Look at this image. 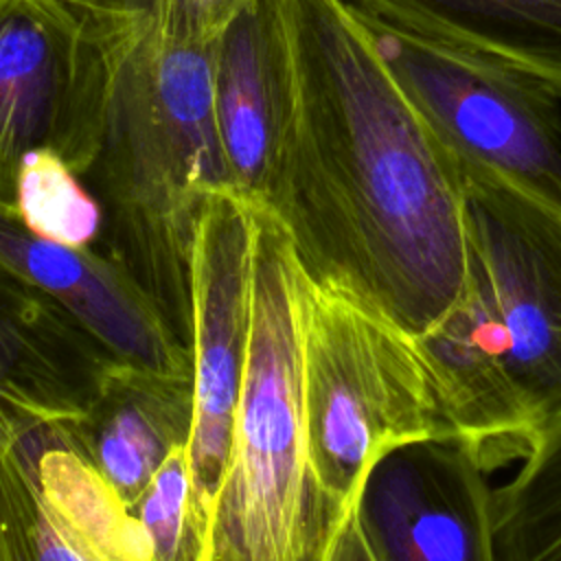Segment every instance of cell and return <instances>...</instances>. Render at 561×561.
<instances>
[{
	"label": "cell",
	"instance_id": "11",
	"mask_svg": "<svg viewBox=\"0 0 561 561\" xmlns=\"http://www.w3.org/2000/svg\"><path fill=\"white\" fill-rule=\"evenodd\" d=\"M213 110L230 191L265 208L296 116V68L283 0H245L213 42Z\"/></svg>",
	"mask_w": 561,
	"mask_h": 561
},
{
	"label": "cell",
	"instance_id": "6",
	"mask_svg": "<svg viewBox=\"0 0 561 561\" xmlns=\"http://www.w3.org/2000/svg\"><path fill=\"white\" fill-rule=\"evenodd\" d=\"M149 0H0V199L24 156L94 162Z\"/></svg>",
	"mask_w": 561,
	"mask_h": 561
},
{
	"label": "cell",
	"instance_id": "19",
	"mask_svg": "<svg viewBox=\"0 0 561 561\" xmlns=\"http://www.w3.org/2000/svg\"><path fill=\"white\" fill-rule=\"evenodd\" d=\"M327 561H377L370 552V548L366 546L364 537H362V530L355 522V515L353 511L348 508L337 535H335V541L331 546V552H329V559Z\"/></svg>",
	"mask_w": 561,
	"mask_h": 561
},
{
	"label": "cell",
	"instance_id": "4",
	"mask_svg": "<svg viewBox=\"0 0 561 561\" xmlns=\"http://www.w3.org/2000/svg\"><path fill=\"white\" fill-rule=\"evenodd\" d=\"M254 208L250 344L206 561H327L348 508L324 491L307 447V276L278 221Z\"/></svg>",
	"mask_w": 561,
	"mask_h": 561
},
{
	"label": "cell",
	"instance_id": "8",
	"mask_svg": "<svg viewBox=\"0 0 561 561\" xmlns=\"http://www.w3.org/2000/svg\"><path fill=\"white\" fill-rule=\"evenodd\" d=\"M355 15L458 167L482 169L561 210L559 94L506 64L359 11Z\"/></svg>",
	"mask_w": 561,
	"mask_h": 561
},
{
	"label": "cell",
	"instance_id": "14",
	"mask_svg": "<svg viewBox=\"0 0 561 561\" xmlns=\"http://www.w3.org/2000/svg\"><path fill=\"white\" fill-rule=\"evenodd\" d=\"M359 13L517 68L561 96V0H344Z\"/></svg>",
	"mask_w": 561,
	"mask_h": 561
},
{
	"label": "cell",
	"instance_id": "17",
	"mask_svg": "<svg viewBox=\"0 0 561 561\" xmlns=\"http://www.w3.org/2000/svg\"><path fill=\"white\" fill-rule=\"evenodd\" d=\"M131 513L147 535L151 561L208 559L210 511L195 491L186 445L162 460Z\"/></svg>",
	"mask_w": 561,
	"mask_h": 561
},
{
	"label": "cell",
	"instance_id": "1",
	"mask_svg": "<svg viewBox=\"0 0 561 561\" xmlns=\"http://www.w3.org/2000/svg\"><path fill=\"white\" fill-rule=\"evenodd\" d=\"M296 116L265 210L309 283L412 337L467 272L458 162L434 138L344 0H283Z\"/></svg>",
	"mask_w": 561,
	"mask_h": 561
},
{
	"label": "cell",
	"instance_id": "16",
	"mask_svg": "<svg viewBox=\"0 0 561 561\" xmlns=\"http://www.w3.org/2000/svg\"><path fill=\"white\" fill-rule=\"evenodd\" d=\"M13 206L26 228L68 248H90L103 221L96 197L50 151L24 156L15 178Z\"/></svg>",
	"mask_w": 561,
	"mask_h": 561
},
{
	"label": "cell",
	"instance_id": "2",
	"mask_svg": "<svg viewBox=\"0 0 561 561\" xmlns=\"http://www.w3.org/2000/svg\"><path fill=\"white\" fill-rule=\"evenodd\" d=\"M467 272L416 344L486 467L524 458L561 414V210L460 167Z\"/></svg>",
	"mask_w": 561,
	"mask_h": 561
},
{
	"label": "cell",
	"instance_id": "15",
	"mask_svg": "<svg viewBox=\"0 0 561 561\" xmlns=\"http://www.w3.org/2000/svg\"><path fill=\"white\" fill-rule=\"evenodd\" d=\"M495 561H561V414L524 454L517 476L493 491Z\"/></svg>",
	"mask_w": 561,
	"mask_h": 561
},
{
	"label": "cell",
	"instance_id": "7",
	"mask_svg": "<svg viewBox=\"0 0 561 561\" xmlns=\"http://www.w3.org/2000/svg\"><path fill=\"white\" fill-rule=\"evenodd\" d=\"M81 416L57 357L0 377V561H151L140 522L81 449Z\"/></svg>",
	"mask_w": 561,
	"mask_h": 561
},
{
	"label": "cell",
	"instance_id": "10",
	"mask_svg": "<svg viewBox=\"0 0 561 561\" xmlns=\"http://www.w3.org/2000/svg\"><path fill=\"white\" fill-rule=\"evenodd\" d=\"M486 465L462 438L381 451L351 511L377 561H495Z\"/></svg>",
	"mask_w": 561,
	"mask_h": 561
},
{
	"label": "cell",
	"instance_id": "9",
	"mask_svg": "<svg viewBox=\"0 0 561 561\" xmlns=\"http://www.w3.org/2000/svg\"><path fill=\"white\" fill-rule=\"evenodd\" d=\"M254 234V204L232 191L204 199L191 256L193 425L186 454L208 511L226 469L248 359Z\"/></svg>",
	"mask_w": 561,
	"mask_h": 561
},
{
	"label": "cell",
	"instance_id": "12",
	"mask_svg": "<svg viewBox=\"0 0 561 561\" xmlns=\"http://www.w3.org/2000/svg\"><path fill=\"white\" fill-rule=\"evenodd\" d=\"M0 267L50 296L112 357L191 375L188 346L118 261L35 234L7 199H0Z\"/></svg>",
	"mask_w": 561,
	"mask_h": 561
},
{
	"label": "cell",
	"instance_id": "5",
	"mask_svg": "<svg viewBox=\"0 0 561 561\" xmlns=\"http://www.w3.org/2000/svg\"><path fill=\"white\" fill-rule=\"evenodd\" d=\"M300 362L311 467L344 508L381 451L421 438H462L416 337L309 280Z\"/></svg>",
	"mask_w": 561,
	"mask_h": 561
},
{
	"label": "cell",
	"instance_id": "3",
	"mask_svg": "<svg viewBox=\"0 0 561 561\" xmlns=\"http://www.w3.org/2000/svg\"><path fill=\"white\" fill-rule=\"evenodd\" d=\"M213 44L162 42L147 18L90 182L118 261L191 351V256L204 199L230 191L213 110Z\"/></svg>",
	"mask_w": 561,
	"mask_h": 561
},
{
	"label": "cell",
	"instance_id": "18",
	"mask_svg": "<svg viewBox=\"0 0 561 561\" xmlns=\"http://www.w3.org/2000/svg\"><path fill=\"white\" fill-rule=\"evenodd\" d=\"M245 0H149L153 33L175 46H208Z\"/></svg>",
	"mask_w": 561,
	"mask_h": 561
},
{
	"label": "cell",
	"instance_id": "13",
	"mask_svg": "<svg viewBox=\"0 0 561 561\" xmlns=\"http://www.w3.org/2000/svg\"><path fill=\"white\" fill-rule=\"evenodd\" d=\"M191 425V375L110 357L85 388L77 436L101 478L131 508L162 460L188 443Z\"/></svg>",
	"mask_w": 561,
	"mask_h": 561
}]
</instances>
